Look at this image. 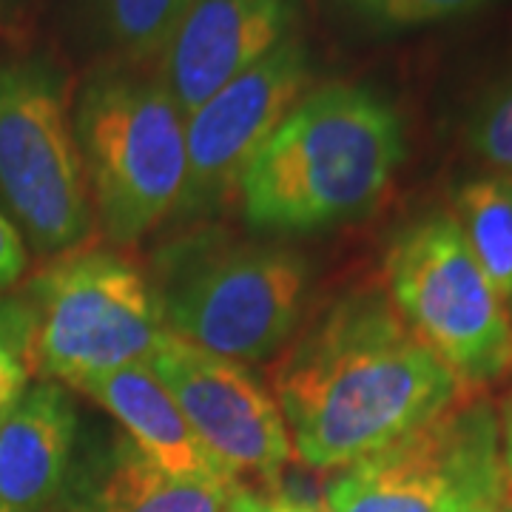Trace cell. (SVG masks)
<instances>
[{
    "mask_svg": "<svg viewBox=\"0 0 512 512\" xmlns=\"http://www.w3.org/2000/svg\"><path fill=\"white\" fill-rule=\"evenodd\" d=\"M293 453L342 470L430 421L464 390L382 288H353L313 316L271 370Z\"/></svg>",
    "mask_w": 512,
    "mask_h": 512,
    "instance_id": "obj_1",
    "label": "cell"
},
{
    "mask_svg": "<svg viewBox=\"0 0 512 512\" xmlns=\"http://www.w3.org/2000/svg\"><path fill=\"white\" fill-rule=\"evenodd\" d=\"M404 160L399 109L370 86L325 83L305 94L242 174L245 222L296 237L376 208Z\"/></svg>",
    "mask_w": 512,
    "mask_h": 512,
    "instance_id": "obj_2",
    "label": "cell"
},
{
    "mask_svg": "<svg viewBox=\"0 0 512 512\" xmlns=\"http://www.w3.org/2000/svg\"><path fill=\"white\" fill-rule=\"evenodd\" d=\"M151 279L171 333L248 365L276 356L299 328L308 262L285 245L194 228L157 251Z\"/></svg>",
    "mask_w": 512,
    "mask_h": 512,
    "instance_id": "obj_3",
    "label": "cell"
},
{
    "mask_svg": "<svg viewBox=\"0 0 512 512\" xmlns=\"http://www.w3.org/2000/svg\"><path fill=\"white\" fill-rule=\"evenodd\" d=\"M92 208L114 245H134L174 217L185 183V117L160 74L100 66L74 100Z\"/></svg>",
    "mask_w": 512,
    "mask_h": 512,
    "instance_id": "obj_4",
    "label": "cell"
},
{
    "mask_svg": "<svg viewBox=\"0 0 512 512\" xmlns=\"http://www.w3.org/2000/svg\"><path fill=\"white\" fill-rule=\"evenodd\" d=\"M328 512H504L510 478L501 419L476 387H464L430 421L370 456L333 470Z\"/></svg>",
    "mask_w": 512,
    "mask_h": 512,
    "instance_id": "obj_5",
    "label": "cell"
},
{
    "mask_svg": "<svg viewBox=\"0 0 512 512\" xmlns=\"http://www.w3.org/2000/svg\"><path fill=\"white\" fill-rule=\"evenodd\" d=\"M0 211L37 254H66L92 234L72 83L46 55L0 63Z\"/></svg>",
    "mask_w": 512,
    "mask_h": 512,
    "instance_id": "obj_6",
    "label": "cell"
},
{
    "mask_svg": "<svg viewBox=\"0 0 512 512\" xmlns=\"http://www.w3.org/2000/svg\"><path fill=\"white\" fill-rule=\"evenodd\" d=\"M23 296L35 311L37 373L74 390L148 362L168 330L154 279L131 256L100 245L57 254Z\"/></svg>",
    "mask_w": 512,
    "mask_h": 512,
    "instance_id": "obj_7",
    "label": "cell"
},
{
    "mask_svg": "<svg viewBox=\"0 0 512 512\" xmlns=\"http://www.w3.org/2000/svg\"><path fill=\"white\" fill-rule=\"evenodd\" d=\"M384 291L464 387H484L512 367L510 313L478 268L456 214L433 211L396 234L384 256Z\"/></svg>",
    "mask_w": 512,
    "mask_h": 512,
    "instance_id": "obj_8",
    "label": "cell"
},
{
    "mask_svg": "<svg viewBox=\"0 0 512 512\" xmlns=\"http://www.w3.org/2000/svg\"><path fill=\"white\" fill-rule=\"evenodd\" d=\"M311 52L293 35L271 55L234 77L185 120V183L174 220L202 222L239 197L256 151L308 94Z\"/></svg>",
    "mask_w": 512,
    "mask_h": 512,
    "instance_id": "obj_9",
    "label": "cell"
},
{
    "mask_svg": "<svg viewBox=\"0 0 512 512\" xmlns=\"http://www.w3.org/2000/svg\"><path fill=\"white\" fill-rule=\"evenodd\" d=\"M148 367L222 467L239 481L254 476L268 493L296 453L279 404L254 373L171 330L148 356Z\"/></svg>",
    "mask_w": 512,
    "mask_h": 512,
    "instance_id": "obj_10",
    "label": "cell"
},
{
    "mask_svg": "<svg viewBox=\"0 0 512 512\" xmlns=\"http://www.w3.org/2000/svg\"><path fill=\"white\" fill-rule=\"evenodd\" d=\"M299 0H194L160 57V80L188 120L234 77L296 35Z\"/></svg>",
    "mask_w": 512,
    "mask_h": 512,
    "instance_id": "obj_11",
    "label": "cell"
},
{
    "mask_svg": "<svg viewBox=\"0 0 512 512\" xmlns=\"http://www.w3.org/2000/svg\"><path fill=\"white\" fill-rule=\"evenodd\" d=\"M77 410L63 384H29L0 421V501L9 512H46L72 473Z\"/></svg>",
    "mask_w": 512,
    "mask_h": 512,
    "instance_id": "obj_12",
    "label": "cell"
},
{
    "mask_svg": "<svg viewBox=\"0 0 512 512\" xmlns=\"http://www.w3.org/2000/svg\"><path fill=\"white\" fill-rule=\"evenodd\" d=\"M123 424L131 444L163 473L185 481L237 484L194 433L148 362L117 367L80 387Z\"/></svg>",
    "mask_w": 512,
    "mask_h": 512,
    "instance_id": "obj_13",
    "label": "cell"
},
{
    "mask_svg": "<svg viewBox=\"0 0 512 512\" xmlns=\"http://www.w3.org/2000/svg\"><path fill=\"white\" fill-rule=\"evenodd\" d=\"M237 484L185 481L154 467L131 439H114L94 461L69 512H225Z\"/></svg>",
    "mask_w": 512,
    "mask_h": 512,
    "instance_id": "obj_14",
    "label": "cell"
},
{
    "mask_svg": "<svg viewBox=\"0 0 512 512\" xmlns=\"http://www.w3.org/2000/svg\"><path fill=\"white\" fill-rule=\"evenodd\" d=\"M194 0H80L83 29L106 66L143 69L160 60Z\"/></svg>",
    "mask_w": 512,
    "mask_h": 512,
    "instance_id": "obj_15",
    "label": "cell"
},
{
    "mask_svg": "<svg viewBox=\"0 0 512 512\" xmlns=\"http://www.w3.org/2000/svg\"><path fill=\"white\" fill-rule=\"evenodd\" d=\"M456 220L504 308L512 305V174L464 185Z\"/></svg>",
    "mask_w": 512,
    "mask_h": 512,
    "instance_id": "obj_16",
    "label": "cell"
},
{
    "mask_svg": "<svg viewBox=\"0 0 512 512\" xmlns=\"http://www.w3.org/2000/svg\"><path fill=\"white\" fill-rule=\"evenodd\" d=\"M493 0H325L330 12L356 32L396 35L427 23L473 15Z\"/></svg>",
    "mask_w": 512,
    "mask_h": 512,
    "instance_id": "obj_17",
    "label": "cell"
},
{
    "mask_svg": "<svg viewBox=\"0 0 512 512\" xmlns=\"http://www.w3.org/2000/svg\"><path fill=\"white\" fill-rule=\"evenodd\" d=\"M35 359V311L26 296L0 299V421L29 390Z\"/></svg>",
    "mask_w": 512,
    "mask_h": 512,
    "instance_id": "obj_18",
    "label": "cell"
},
{
    "mask_svg": "<svg viewBox=\"0 0 512 512\" xmlns=\"http://www.w3.org/2000/svg\"><path fill=\"white\" fill-rule=\"evenodd\" d=\"M467 146L478 160L512 174V77L478 100L467 123Z\"/></svg>",
    "mask_w": 512,
    "mask_h": 512,
    "instance_id": "obj_19",
    "label": "cell"
},
{
    "mask_svg": "<svg viewBox=\"0 0 512 512\" xmlns=\"http://www.w3.org/2000/svg\"><path fill=\"white\" fill-rule=\"evenodd\" d=\"M29 268V245L18 225L0 211V293L18 285Z\"/></svg>",
    "mask_w": 512,
    "mask_h": 512,
    "instance_id": "obj_20",
    "label": "cell"
},
{
    "mask_svg": "<svg viewBox=\"0 0 512 512\" xmlns=\"http://www.w3.org/2000/svg\"><path fill=\"white\" fill-rule=\"evenodd\" d=\"M501 453H504V467H507V478H510V504H512V390L501 404Z\"/></svg>",
    "mask_w": 512,
    "mask_h": 512,
    "instance_id": "obj_21",
    "label": "cell"
},
{
    "mask_svg": "<svg viewBox=\"0 0 512 512\" xmlns=\"http://www.w3.org/2000/svg\"><path fill=\"white\" fill-rule=\"evenodd\" d=\"M231 498H234V495H231ZM225 512H237V510H234V504H231V501H228V510H225Z\"/></svg>",
    "mask_w": 512,
    "mask_h": 512,
    "instance_id": "obj_22",
    "label": "cell"
},
{
    "mask_svg": "<svg viewBox=\"0 0 512 512\" xmlns=\"http://www.w3.org/2000/svg\"><path fill=\"white\" fill-rule=\"evenodd\" d=\"M0 512H9V510H6V507H3V501H0Z\"/></svg>",
    "mask_w": 512,
    "mask_h": 512,
    "instance_id": "obj_23",
    "label": "cell"
},
{
    "mask_svg": "<svg viewBox=\"0 0 512 512\" xmlns=\"http://www.w3.org/2000/svg\"><path fill=\"white\" fill-rule=\"evenodd\" d=\"M313 512H328V507H322V510H313Z\"/></svg>",
    "mask_w": 512,
    "mask_h": 512,
    "instance_id": "obj_24",
    "label": "cell"
},
{
    "mask_svg": "<svg viewBox=\"0 0 512 512\" xmlns=\"http://www.w3.org/2000/svg\"><path fill=\"white\" fill-rule=\"evenodd\" d=\"M504 512H512V504H510V507H507V510H504Z\"/></svg>",
    "mask_w": 512,
    "mask_h": 512,
    "instance_id": "obj_25",
    "label": "cell"
},
{
    "mask_svg": "<svg viewBox=\"0 0 512 512\" xmlns=\"http://www.w3.org/2000/svg\"><path fill=\"white\" fill-rule=\"evenodd\" d=\"M0 9H3V0H0Z\"/></svg>",
    "mask_w": 512,
    "mask_h": 512,
    "instance_id": "obj_26",
    "label": "cell"
}]
</instances>
